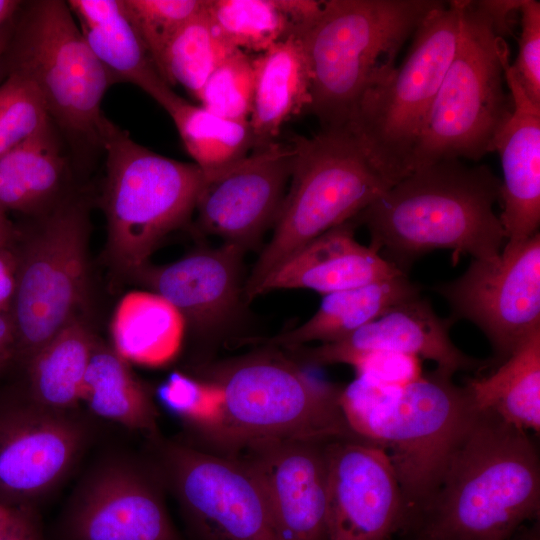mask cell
<instances>
[{
  "instance_id": "1",
  "label": "cell",
  "mask_w": 540,
  "mask_h": 540,
  "mask_svg": "<svg viewBox=\"0 0 540 540\" xmlns=\"http://www.w3.org/2000/svg\"><path fill=\"white\" fill-rule=\"evenodd\" d=\"M501 179L486 165L447 159L422 166L392 185L354 217L366 226L370 247L407 274L413 262L435 249L496 257L507 239L493 206Z\"/></svg>"
},
{
  "instance_id": "2",
  "label": "cell",
  "mask_w": 540,
  "mask_h": 540,
  "mask_svg": "<svg viewBox=\"0 0 540 540\" xmlns=\"http://www.w3.org/2000/svg\"><path fill=\"white\" fill-rule=\"evenodd\" d=\"M540 511V460L527 431L477 411L409 534L420 540H511Z\"/></svg>"
},
{
  "instance_id": "3",
  "label": "cell",
  "mask_w": 540,
  "mask_h": 540,
  "mask_svg": "<svg viewBox=\"0 0 540 540\" xmlns=\"http://www.w3.org/2000/svg\"><path fill=\"white\" fill-rule=\"evenodd\" d=\"M339 403L351 431L388 456L410 534L477 414L468 392L435 369L402 387L356 376L341 389Z\"/></svg>"
},
{
  "instance_id": "4",
  "label": "cell",
  "mask_w": 540,
  "mask_h": 540,
  "mask_svg": "<svg viewBox=\"0 0 540 540\" xmlns=\"http://www.w3.org/2000/svg\"><path fill=\"white\" fill-rule=\"evenodd\" d=\"M445 2L326 0L299 38L310 75L308 111L321 129L345 127L363 93L396 68L402 46Z\"/></svg>"
},
{
  "instance_id": "5",
  "label": "cell",
  "mask_w": 540,
  "mask_h": 540,
  "mask_svg": "<svg viewBox=\"0 0 540 540\" xmlns=\"http://www.w3.org/2000/svg\"><path fill=\"white\" fill-rule=\"evenodd\" d=\"M223 396L220 425L199 436L219 450L253 441L359 439L340 407L341 389L265 350L212 366L207 379Z\"/></svg>"
},
{
  "instance_id": "6",
  "label": "cell",
  "mask_w": 540,
  "mask_h": 540,
  "mask_svg": "<svg viewBox=\"0 0 540 540\" xmlns=\"http://www.w3.org/2000/svg\"><path fill=\"white\" fill-rule=\"evenodd\" d=\"M296 159L269 243L243 295L246 301L279 264L309 242L358 215L392 184L372 165L346 127L293 137Z\"/></svg>"
},
{
  "instance_id": "7",
  "label": "cell",
  "mask_w": 540,
  "mask_h": 540,
  "mask_svg": "<svg viewBox=\"0 0 540 540\" xmlns=\"http://www.w3.org/2000/svg\"><path fill=\"white\" fill-rule=\"evenodd\" d=\"M103 208L107 249L115 267L130 275L147 263L163 238L188 221L206 177L195 164L158 154L107 119Z\"/></svg>"
},
{
  "instance_id": "8",
  "label": "cell",
  "mask_w": 540,
  "mask_h": 540,
  "mask_svg": "<svg viewBox=\"0 0 540 540\" xmlns=\"http://www.w3.org/2000/svg\"><path fill=\"white\" fill-rule=\"evenodd\" d=\"M30 80L49 118L71 140L102 148L109 77L62 0L21 4L0 67Z\"/></svg>"
},
{
  "instance_id": "9",
  "label": "cell",
  "mask_w": 540,
  "mask_h": 540,
  "mask_svg": "<svg viewBox=\"0 0 540 540\" xmlns=\"http://www.w3.org/2000/svg\"><path fill=\"white\" fill-rule=\"evenodd\" d=\"M463 3L445 2L423 21L401 66L363 93L345 125L392 185L412 172L416 141L458 46Z\"/></svg>"
},
{
  "instance_id": "10",
  "label": "cell",
  "mask_w": 540,
  "mask_h": 540,
  "mask_svg": "<svg viewBox=\"0 0 540 540\" xmlns=\"http://www.w3.org/2000/svg\"><path fill=\"white\" fill-rule=\"evenodd\" d=\"M509 48L477 1L464 0L456 52L416 141L411 168L447 159L480 160L512 110L504 90Z\"/></svg>"
},
{
  "instance_id": "11",
  "label": "cell",
  "mask_w": 540,
  "mask_h": 540,
  "mask_svg": "<svg viewBox=\"0 0 540 540\" xmlns=\"http://www.w3.org/2000/svg\"><path fill=\"white\" fill-rule=\"evenodd\" d=\"M38 218L17 251V285L10 310L16 355L25 363L78 317L89 287L85 201L67 195Z\"/></svg>"
},
{
  "instance_id": "12",
  "label": "cell",
  "mask_w": 540,
  "mask_h": 540,
  "mask_svg": "<svg viewBox=\"0 0 540 540\" xmlns=\"http://www.w3.org/2000/svg\"><path fill=\"white\" fill-rule=\"evenodd\" d=\"M152 441L153 463L196 540H277L262 489L241 461L193 444Z\"/></svg>"
},
{
  "instance_id": "13",
  "label": "cell",
  "mask_w": 540,
  "mask_h": 540,
  "mask_svg": "<svg viewBox=\"0 0 540 540\" xmlns=\"http://www.w3.org/2000/svg\"><path fill=\"white\" fill-rule=\"evenodd\" d=\"M433 290L451 308L456 321L465 319L487 337L491 365L506 360L540 327V234L506 242L490 259H473L459 277Z\"/></svg>"
},
{
  "instance_id": "14",
  "label": "cell",
  "mask_w": 540,
  "mask_h": 540,
  "mask_svg": "<svg viewBox=\"0 0 540 540\" xmlns=\"http://www.w3.org/2000/svg\"><path fill=\"white\" fill-rule=\"evenodd\" d=\"M164 488L153 462L104 457L70 495L61 521L64 540H181Z\"/></svg>"
},
{
  "instance_id": "15",
  "label": "cell",
  "mask_w": 540,
  "mask_h": 540,
  "mask_svg": "<svg viewBox=\"0 0 540 540\" xmlns=\"http://www.w3.org/2000/svg\"><path fill=\"white\" fill-rule=\"evenodd\" d=\"M89 437L75 411H53L30 400L1 408L0 500L33 509L69 475Z\"/></svg>"
},
{
  "instance_id": "16",
  "label": "cell",
  "mask_w": 540,
  "mask_h": 540,
  "mask_svg": "<svg viewBox=\"0 0 540 540\" xmlns=\"http://www.w3.org/2000/svg\"><path fill=\"white\" fill-rule=\"evenodd\" d=\"M328 442L253 441L214 452L238 459L257 479L277 540H328Z\"/></svg>"
},
{
  "instance_id": "17",
  "label": "cell",
  "mask_w": 540,
  "mask_h": 540,
  "mask_svg": "<svg viewBox=\"0 0 540 540\" xmlns=\"http://www.w3.org/2000/svg\"><path fill=\"white\" fill-rule=\"evenodd\" d=\"M296 159L293 138L254 148L206 177L196 208L202 231L247 250L274 225Z\"/></svg>"
},
{
  "instance_id": "18",
  "label": "cell",
  "mask_w": 540,
  "mask_h": 540,
  "mask_svg": "<svg viewBox=\"0 0 540 540\" xmlns=\"http://www.w3.org/2000/svg\"><path fill=\"white\" fill-rule=\"evenodd\" d=\"M328 540H390L406 533L402 493L386 453L362 439L327 443Z\"/></svg>"
},
{
  "instance_id": "19",
  "label": "cell",
  "mask_w": 540,
  "mask_h": 540,
  "mask_svg": "<svg viewBox=\"0 0 540 540\" xmlns=\"http://www.w3.org/2000/svg\"><path fill=\"white\" fill-rule=\"evenodd\" d=\"M456 322L439 317L430 302L420 295L404 301L376 320L346 337L303 351L315 365L343 363L367 351H390L432 360L436 370L453 376L459 371L482 370L491 365L465 354L452 342L449 331Z\"/></svg>"
},
{
  "instance_id": "20",
  "label": "cell",
  "mask_w": 540,
  "mask_h": 540,
  "mask_svg": "<svg viewBox=\"0 0 540 540\" xmlns=\"http://www.w3.org/2000/svg\"><path fill=\"white\" fill-rule=\"evenodd\" d=\"M245 251L241 246L223 243L171 264L156 266L147 262L130 276L168 300L195 330L214 333L232 319L239 307Z\"/></svg>"
},
{
  "instance_id": "21",
  "label": "cell",
  "mask_w": 540,
  "mask_h": 540,
  "mask_svg": "<svg viewBox=\"0 0 540 540\" xmlns=\"http://www.w3.org/2000/svg\"><path fill=\"white\" fill-rule=\"evenodd\" d=\"M510 63L508 53L503 69L512 110L493 140L492 152H498L503 172L499 219L507 241L519 242L539 232L540 105L527 96Z\"/></svg>"
},
{
  "instance_id": "22",
  "label": "cell",
  "mask_w": 540,
  "mask_h": 540,
  "mask_svg": "<svg viewBox=\"0 0 540 540\" xmlns=\"http://www.w3.org/2000/svg\"><path fill=\"white\" fill-rule=\"evenodd\" d=\"M357 226L352 218L309 242L273 269L250 301L281 289H311L326 295L404 275L372 247L355 240Z\"/></svg>"
},
{
  "instance_id": "23",
  "label": "cell",
  "mask_w": 540,
  "mask_h": 540,
  "mask_svg": "<svg viewBox=\"0 0 540 540\" xmlns=\"http://www.w3.org/2000/svg\"><path fill=\"white\" fill-rule=\"evenodd\" d=\"M68 6L110 83H130L162 108L175 92L160 75L122 0H69Z\"/></svg>"
},
{
  "instance_id": "24",
  "label": "cell",
  "mask_w": 540,
  "mask_h": 540,
  "mask_svg": "<svg viewBox=\"0 0 540 540\" xmlns=\"http://www.w3.org/2000/svg\"><path fill=\"white\" fill-rule=\"evenodd\" d=\"M254 89L249 123L255 148L278 140L283 126L308 111L310 75L299 37L254 54Z\"/></svg>"
},
{
  "instance_id": "25",
  "label": "cell",
  "mask_w": 540,
  "mask_h": 540,
  "mask_svg": "<svg viewBox=\"0 0 540 540\" xmlns=\"http://www.w3.org/2000/svg\"><path fill=\"white\" fill-rule=\"evenodd\" d=\"M68 162L50 120L0 157V209L41 216L67 195Z\"/></svg>"
},
{
  "instance_id": "26",
  "label": "cell",
  "mask_w": 540,
  "mask_h": 540,
  "mask_svg": "<svg viewBox=\"0 0 540 540\" xmlns=\"http://www.w3.org/2000/svg\"><path fill=\"white\" fill-rule=\"evenodd\" d=\"M419 295L420 286L411 282L406 274L326 294L311 318L265 343L296 349L313 341L334 342Z\"/></svg>"
},
{
  "instance_id": "27",
  "label": "cell",
  "mask_w": 540,
  "mask_h": 540,
  "mask_svg": "<svg viewBox=\"0 0 540 540\" xmlns=\"http://www.w3.org/2000/svg\"><path fill=\"white\" fill-rule=\"evenodd\" d=\"M326 1L208 0L207 13L234 48L260 54L290 37H300L320 17Z\"/></svg>"
},
{
  "instance_id": "28",
  "label": "cell",
  "mask_w": 540,
  "mask_h": 540,
  "mask_svg": "<svg viewBox=\"0 0 540 540\" xmlns=\"http://www.w3.org/2000/svg\"><path fill=\"white\" fill-rule=\"evenodd\" d=\"M185 319L152 291H131L118 302L111 321L113 349L127 362L161 366L179 352Z\"/></svg>"
},
{
  "instance_id": "29",
  "label": "cell",
  "mask_w": 540,
  "mask_h": 540,
  "mask_svg": "<svg viewBox=\"0 0 540 540\" xmlns=\"http://www.w3.org/2000/svg\"><path fill=\"white\" fill-rule=\"evenodd\" d=\"M474 408L525 431H540V327L485 377L465 384Z\"/></svg>"
},
{
  "instance_id": "30",
  "label": "cell",
  "mask_w": 540,
  "mask_h": 540,
  "mask_svg": "<svg viewBox=\"0 0 540 540\" xmlns=\"http://www.w3.org/2000/svg\"><path fill=\"white\" fill-rule=\"evenodd\" d=\"M95 341L78 317L54 335L26 362L29 400L53 411H75Z\"/></svg>"
},
{
  "instance_id": "31",
  "label": "cell",
  "mask_w": 540,
  "mask_h": 540,
  "mask_svg": "<svg viewBox=\"0 0 540 540\" xmlns=\"http://www.w3.org/2000/svg\"><path fill=\"white\" fill-rule=\"evenodd\" d=\"M81 402L94 415L139 431L151 440L158 435V411L149 393L114 349L95 341L85 374Z\"/></svg>"
},
{
  "instance_id": "32",
  "label": "cell",
  "mask_w": 540,
  "mask_h": 540,
  "mask_svg": "<svg viewBox=\"0 0 540 540\" xmlns=\"http://www.w3.org/2000/svg\"><path fill=\"white\" fill-rule=\"evenodd\" d=\"M164 110L173 120L193 163L205 177L225 170L255 148L249 121L221 117L177 94Z\"/></svg>"
},
{
  "instance_id": "33",
  "label": "cell",
  "mask_w": 540,
  "mask_h": 540,
  "mask_svg": "<svg viewBox=\"0 0 540 540\" xmlns=\"http://www.w3.org/2000/svg\"><path fill=\"white\" fill-rule=\"evenodd\" d=\"M235 49L221 36L206 6L171 38L157 68L170 87L179 84L198 100L210 75Z\"/></svg>"
},
{
  "instance_id": "34",
  "label": "cell",
  "mask_w": 540,
  "mask_h": 540,
  "mask_svg": "<svg viewBox=\"0 0 540 540\" xmlns=\"http://www.w3.org/2000/svg\"><path fill=\"white\" fill-rule=\"evenodd\" d=\"M254 54L233 50L213 71L198 101L231 120L249 121L254 89Z\"/></svg>"
},
{
  "instance_id": "35",
  "label": "cell",
  "mask_w": 540,
  "mask_h": 540,
  "mask_svg": "<svg viewBox=\"0 0 540 540\" xmlns=\"http://www.w3.org/2000/svg\"><path fill=\"white\" fill-rule=\"evenodd\" d=\"M50 120L35 85L21 75H7L0 85V157Z\"/></svg>"
},
{
  "instance_id": "36",
  "label": "cell",
  "mask_w": 540,
  "mask_h": 540,
  "mask_svg": "<svg viewBox=\"0 0 540 540\" xmlns=\"http://www.w3.org/2000/svg\"><path fill=\"white\" fill-rule=\"evenodd\" d=\"M158 395L199 436L214 431L221 423L223 396L211 381L173 373L160 386Z\"/></svg>"
},
{
  "instance_id": "37",
  "label": "cell",
  "mask_w": 540,
  "mask_h": 540,
  "mask_svg": "<svg viewBox=\"0 0 540 540\" xmlns=\"http://www.w3.org/2000/svg\"><path fill=\"white\" fill-rule=\"evenodd\" d=\"M207 2L208 0H122L125 12L156 67L171 38L186 22L204 11Z\"/></svg>"
},
{
  "instance_id": "38",
  "label": "cell",
  "mask_w": 540,
  "mask_h": 540,
  "mask_svg": "<svg viewBox=\"0 0 540 540\" xmlns=\"http://www.w3.org/2000/svg\"><path fill=\"white\" fill-rule=\"evenodd\" d=\"M518 53L511 70L527 96L540 105V2L521 0Z\"/></svg>"
},
{
  "instance_id": "39",
  "label": "cell",
  "mask_w": 540,
  "mask_h": 540,
  "mask_svg": "<svg viewBox=\"0 0 540 540\" xmlns=\"http://www.w3.org/2000/svg\"><path fill=\"white\" fill-rule=\"evenodd\" d=\"M345 364L352 366L357 376L384 386L402 387L422 373L420 358L390 351H367L350 357Z\"/></svg>"
},
{
  "instance_id": "40",
  "label": "cell",
  "mask_w": 540,
  "mask_h": 540,
  "mask_svg": "<svg viewBox=\"0 0 540 540\" xmlns=\"http://www.w3.org/2000/svg\"><path fill=\"white\" fill-rule=\"evenodd\" d=\"M0 540H43L34 509L18 508L0 522Z\"/></svg>"
},
{
  "instance_id": "41",
  "label": "cell",
  "mask_w": 540,
  "mask_h": 540,
  "mask_svg": "<svg viewBox=\"0 0 540 540\" xmlns=\"http://www.w3.org/2000/svg\"><path fill=\"white\" fill-rule=\"evenodd\" d=\"M18 273V253L12 245L0 247V313H9L13 304Z\"/></svg>"
},
{
  "instance_id": "42",
  "label": "cell",
  "mask_w": 540,
  "mask_h": 540,
  "mask_svg": "<svg viewBox=\"0 0 540 540\" xmlns=\"http://www.w3.org/2000/svg\"><path fill=\"white\" fill-rule=\"evenodd\" d=\"M479 6L492 20L496 33L504 38L511 34V25L516 12L520 11L521 0H478Z\"/></svg>"
},
{
  "instance_id": "43",
  "label": "cell",
  "mask_w": 540,
  "mask_h": 540,
  "mask_svg": "<svg viewBox=\"0 0 540 540\" xmlns=\"http://www.w3.org/2000/svg\"><path fill=\"white\" fill-rule=\"evenodd\" d=\"M16 356V332L9 313H0V370Z\"/></svg>"
},
{
  "instance_id": "44",
  "label": "cell",
  "mask_w": 540,
  "mask_h": 540,
  "mask_svg": "<svg viewBox=\"0 0 540 540\" xmlns=\"http://www.w3.org/2000/svg\"><path fill=\"white\" fill-rule=\"evenodd\" d=\"M16 231L7 214L0 209V247L9 246L14 243Z\"/></svg>"
},
{
  "instance_id": "45",
  "label": "cell",
  "mask_w": 540,
  "mask_h": 540,
  "mask_svg": "<svg viewBox=\"0 0 540 540\" xmlns=\"http://www.w3.org/2000/svg\"><path fill=\"white\" fill-rule=\"evenodd\" d=\"M21 4L18 0H0V28L16 15Z\"/></svg>"
},
{
  "instance_id": "46",
  "label": "cell",
  "mask_w": 540,
  "mask_h": 540,
  "mask_svg": "<svg viewBox=\"0 0 540 540\" xmlns=\"http://www.w3.org/2000/svg\"><path fill=\"white\" fill-rule=\"evenodd\" d=\"M14 17L0 28V63L11 35Z\"/></svg>"
},
{
  "instance_id": "47",
  "label": "cell",
  "mask_w": 540,
  "mask_h": 540,
  "mask_svg": "<svg viewBox=\"0 0 540 540\" xmlns=\"http://www.w3.org/2000/svg\"><path fill=\"white\" fill-rule=\"evenodd\" d=\"M19 507H12L0 500V522L9 518Z\"/></svg>"
},
{
  "instance_id": "48",
  "label": "cell",
  "mask_w": 540,
  "mask_h": 540,
  "mask_svg": "<svg viewBox=\"0 0 540 540\" xmlns=\"http://www.w3.org/2000/svg\"><path fill=\"white\" fill-rule=\"evenodd\" d=\"M511 540H539V529L534 527L527 535L521 538H513Z\"/></svg>"
},
{
  "instance_id": "49",
  "label": "cell",
  "mask_w": 540,
  "mask_h": 540,
  "mask_svg": "<svg viewBox=\"0 0 540 540\" xmlns=\"http://www.w3.org/2000/svg\"><path fill=\"white\" fill-rule=\"evenodd\" d=\"M406 540H420V539H418V538H416V537H414V536L409 535L408 539H406Z\"/></svg>"
}]
</instances>
